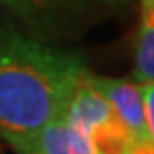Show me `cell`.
<instances>
[{"label": "cell", "instance_id": "cell-8", "mask_svg": "<svg viewBox=\"0 0 154 154\" xmlns=\"http://www.w3.org/2000/svg\"><path fill=\"white\" fill-rule=\"evenodd\" d=\"M102 2H106V4H114V6H118V4H124L126 0H102Z\"/></svg>", "mask_w": 154, "mask_h": 154}, {"label": "cell", "instance_id": "cell-9", "mask_svg": "<svg viewBox=\"0 0 154 154\" xmlns=\"http://www.w3.org/2000/svg\"><path fill=\"white\" fill-rule=\"evenodd\" d=\"M0 4H2V6H6V0H0Z\"/></svg>", "mask_w": 154, "mask_h": 154}, {"label": "cell", "instance_id": "cell-5", "mask_svg": "<svg viewBox=\"0 0 154 154\" xmlns=\"http://www.w3.org/2000/svg\"><path fill=\"white\" fill-rule=\"evenodd\" d=\"M72 0H6V8L22 18H40L62 10Z\"/></svg>", "mask_w": 154, "mask_h": 154}, {"label": "cell", "instance_id": "cell-4", "mask_svg": "<svg viewBox=\"0 0 154 154\" xmlns=\"http://www.w3.org/2000/svg\"><path fill=\"white\" fill-rule=\"evenodd\" d=\"M134 82H154V0H140L134 42Z\"/></svg>", "mask_w": 154, "mask_h": 154}, {"label": "cell", "instance_id": "cell-2", "mask_svg": "<svg viewBox=\"0 0 154 154\" xmlns=\"http://www.w3.org/2000/svg\"><path fill=\"white\" fill-rule=\"evenodd\" d=\"M86 78L96 88L110 108L114 110L118 120L124 124L128 134L134 142L138 140H148L146 122H144V104H142V92L140 84L128 78H108V76H98L86 70Z\"/></svg>", "mask_w": 154, "mask_h": 154}, {"label": "cell", "instance_id": "cell-3", "mask_svg": "<svg viewBox=\"0 0 154 154\" xmlns=\"http://www.w3.org/2000/svg\"><path fill=\"white\" fill-rule=\"evenodd\" d=\"M24 154H92V150L84 138L60 116L30 140Z\"/></svg>", "mask_w": 154, "mask_h": 154}, {"label": "cell", "instance_id": "cell-7", "mask_svg": "<svg viewBox=\"0 0 154 154\" xmlns=\"http://www.w3.org/2000/svg\"><path fill=\"white\" fill-rule=\"evenodd\" d=\"M130 154H154V144L150 140H138L132 144Z\"/></svg>", "mask_w": 154, "mask_h": 154}, {"label": "cell", "instance_id": "cell-6", "mask_svg": "<svg viewBox=\"0 0 154 154\" xmlns=\"http://www.w3.org/2000/svg\"><path fill=\"white\" fill-rule=\"evenodd\" d=\"M140 92H142L144 122H146L148 140L154 144V82H148V84H140Z\"/></svg>", "mask_w": 154, "mask_h": 154}, {"label": "cell", "instance_id": "cell-1", "mask_svg": "<svg viewBox=\"0 0 154 154\" xmlns=\"http://www.w3.org/2000/svg\"><path fill=\"white\" fill-rule=\"evenodd\" d=\"M84 62L76 52L8 32L0 36V138L16 154L60 118Z\"/></svg>", "mask_w": 154, "mask_h": 154}]
</instances>
